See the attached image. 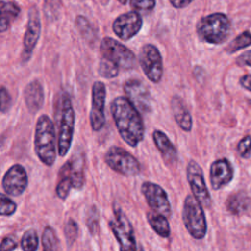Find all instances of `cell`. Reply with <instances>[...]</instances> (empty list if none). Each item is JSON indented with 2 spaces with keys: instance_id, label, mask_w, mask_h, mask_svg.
<instances>
[{
  "instance_id": "6da1fadb",
  "label": "cell",
  "mask_w": 251,
  "mask_h": 251,
  "mask_svg": "<svg viewBox=\"0 0 251 251\" xmlns=\"http://www.w3.org/2000/svg\"><path fill=\"white\" fill-rule=\"evenodd\" d=\"M111 112L123 140L135 147L144 136V125L139 111L125 96L116 97L111 103Z\"/></svg>"
},
{
  "instance_id": "7a4b0ae2",
  "label": "cell",
  "mask_w": 251,
  "mask_h": 251,
  "mask_svg": "<svg viewBox=\"0 0 251 251\" xmlns=\"http://www.w3.org/2000/svg\"><path fill=\"white\" fill-rule=\"evenodd\" d=\"M231 23L224 13H212L204 16L196 25V32L200 40L214 45L224 43L229 36Z\"/></svg>"
},
{
  "instance_id": "3957f363",
  "label": "cell",
  "mask_w": 251,
  "mask_h": 251,
  "mask_svg": "<svg viewBox=\"0 0 251 251\" xmlns=\"http://www.w3.org/2000/svg\"><path fill=\"white\" fill-rule=\"evenodd\" d=\"M58 116V151L60 156H65L72 144L75 129V111L70 95L63 91L57 99Z\"/></svg>"
},
{
  "instance_id": "277c9868",
  "label": "cell",
  "mask_w": 251,
  "mask_h": 251,
  "mask_svg": "<svg viewBox=\"0 0 251 251\" xmlns=\"http://www.w3.org/2000/svg\"><path fill=\"white\" fill-rule=\"evenodd\" d=\"M34 150L39 160L46 166H52L56 159V137L51 119L41 115L35 126Z\"/></svg>"
},
{
  "instance_id": "5b68a950",
  "label": "cell",
  "mask_w": 251,
  "mask_h": 251,
  "mask_svg": "<svg viewBox=\"0 0 251 251\" xmlns=\"http://www.w3.org/2000/svg\"><path fill=\"white\" fill-rule=\"evenodd\" d=\"M182 222L185 228L193 238H204L207 232V221L202 204L193 195L189 194L184 199Z\"/></svg>"
},
{
  "instance_id": "8992f818",
  "label": "cell",
  "mask_w": 251,
  "mask_h": 251,
  "mask_svg": "<svg viewBox=\"0 0 251 251\" xmlns=\"http://www.w3.org/2000/svg\"><path fill=\"white\" fill-rule=\"evenodd\" d=\"M101 57L117 65L120 69L130 70L135 67L134 53L120 41L112 37H104L100 43Z\"/></svg>"
},
{
  "instance_id": "52a82bcc",
  "label": "cell",
  "mask_w": 251,
  "mask_h": 251,
  "mask_svg": "<svg viewBox=\"0 0 251 251\" xmlns=\"http://www.w3.org/2000/svg\"><path fill=\"white\" fill-rule=\"evenodd\" d=\"M114 215L115 220L110 221L109 226L120 244V251H136L134 231L129 220L119 207L114 209Z\"/></svg>"
},
{
  "instance_id": "ba28073f",
  "label": "cell",
  "mask_w": 251,
  "mask_h": 251,
  "mask_svg": "<svg viewBox=\"0 0 251 251\" xmlns=\"http://www.w3.org/2000/svg\"><path fill=\"white\" fill-rule=\"evenodd\" d=\"M106 164L121 175L133 176L139 174L140 165L137 159L121 147H111L105 154Z\"/></svg>"
},
{
  "instance_id": "9c48e42d",
  "label": "cell",
  "mask_w": 251,
  "mask_h": 251,
  "mask_svg": "<svg viewBox=\"0 0 251 251\" xmlns=\"http://www.w3.org/2000/svg\"><path fill=\"white\" fill-rule=\"evenodd\" d=\"M139 64L146 77L153 83H158L163 77V58L158 47L147 43L139 53Z\"/></svg>"
},
{
  "instance_id": "30bf717a",
  "label": "cell",
  "mask_w": 251,
  "mask_h": 251,
  "mask_svg": "<svg viewBox=\"0 0 251 251\" xmlns=\"http://www.w3.org/2000/svg\"><path fill=\"white\" fill-rule=\"evenodd\" d=\"M187 180L193 196L206 208L212 205V198L206 185L201 167L193 160L189 161L186 167Z\"/></svg>"
},
{
  "instance_id": "8fae6325",
  "label": "cell",
  "mask_w": 251,
  "mask_h": 251,
  "mask_svg": "<svg viewBox=\"0 0 251 251\" xmlns=\"http://www.w3.org/2000/svg\"><path fill=\"white\" fill-rule=\"evenodd\" d=\"M41 31V22L39 12L36 7H31L28 10L27 22L25 26V31L24 35V49L22 53L23 62H27L38 42Z\"/></svg>"
},
{
  "instance_id": "7c38bea8",
  "label": "cell",
  "mask_w": 251,
  "mask_h": 251,
  "mask_svg": "<svg viewBox=\"0 0 251 251\" xmlns=\"http://www.w3.org/2000/svg\"><path fill=\"white\" fill-rule=\"evenodd\" d=\"M142 17L136 11H129L118 16L113 22L114 33L122 40H129L135 36L142 27Z\"/></svg>"
},
{
  "instance_id": "4fadbf2b",
  "label": "cell",
  "mask_w": 251,
  "mask_h": 251,
  "mask_svg": "<svg viewBox=\"0 0 251 251\" xmlns=\"http://www.w3.org/2000/svg\"><path fill=\"white\" fill-rule=\"evenodd\" d=\"M126 97L139 112L148 113L152 108V97L148 87L139 79H128L124 84Z\"/></svg>"
},
{
  "instance_id": "5bb4252c",
  "label": "cell",
  "mask_w": 251,
  "mask_h": 251,
  "mask_svg": "<svg viewBox=\"0 0 251 251\" xmlns=\"http://www.w3.org/2000/svg\"><path fill=\"white\" fill-rule=\"evenodd\" d=\"M141 192L149 205L156 213L165 217L171 215V204L166 191L158 184L145 181L141 185Z\"/></svg>"
},
{
  "instance_id": "9a60e30c",
  "label": "cell",
  "mask_w": 251,
  "mask_h": 251,
  "mask_svg": "<svg viewBox=\"0 0 251 251\" xmlns=\"http://www.w3.org/2000/svg\"><path fill=\"white\" fill-rule=\"evenodd\" d=\"M105 101L106 87L102 81H95L91 90V110H90V125L93 130L99 131L105 124Z\"/></svg>"
},
{
  "instance_id": "2e32d148",
  "label": "cell",
  "mask_w": 251,
  "mask_h": 251,
  "mask_svg": "<svg viewBox=\"0 0 251 251\" xmlns=\"http://www.w3.org/2000/svg\"><path fill=\"white\" fill-rule=\"evenodd\" d=\"M27 175L25 168L16 164L13 165L5 173L2 179V187L4 191L11 196H20L26 188Z\"/></svg>"
},
{
  "instance_id": "e0dca14e",
  "label": "cell",
  "mask_w": 251,
  "mask_h": 251,
  "mask_svg": "<svg viewBox=\"0 0 251 251\" xmlns=\"http://www.w3.org/2000/svg\"><path fill=\"white\" fill-rule=\"evenodd\" d=\"M233 178V168L230 162L226 159L214 161L210 167V182L214 190H219L228 184Z\"/></svg>"
},
{
  "instance_id": "ac0fdd59",
  "label": "cell",
  "mask_w": 251,
  "mask_h": 251,
  "mask_svg": "<svg viewBox=\"0 0 251 251\" xmlns=\"http://www.w3.org/2000/svg\"><path fill=\"white\" fill-rule=\"evenodd\" d=\"M24 97L25 105L31 114L38 112L44 103V90L39 80L30 81L25 88Z\"/></svg>"
},
{
  "instance_id": "d6986e66",
  "label": "cell",
  "mask_w": 251,
  "mask_h": 251,
  "mask_svg": "<svg viewBox=\"0 0 251 251\" xmlns=\"http://www.w3.org/2000/svg\"><path fill=\"white\" fill-rule=\"evenodd\" d=\"M171 107L178 126L184 131H190L192 128V118L183 100L179 96H174L171 100Z\"/></svg>"
},
{
  "instance_id": "ffe728a7",
  "label": "cell",
  "mask_w": 251,
  "mask_h": 251,
  "mask_svg": "<svg viewBox=\"0 0 251 251\" xmlns=\"http://www.w3.org/2000/svg\"><path fill=\"white\" fill-rule=\"evenodd\" d=\"M153 140L164 160L168 163H175L177 159V152L169 137L161 130L153 131Z\"/></svg>"
},
{
  "instance_id": "44dd1931",
  "label": "cell",
  "mask_w": 251,
  "mask_h": 251,
  "mask_svg": "<svg viewBox=\"0 0 251 251\" xmlns=\"http://www.w3.org/2000/svg\"><path fill=\"white\" fill-rule=\"evenodd\" d=\"M73 187V180H72V162L69 160L66 162L59 172L58 182L56 186V193L59 198L65 200L71 188Z\"/></svg>"
},
{
  "instance_id": "7402d4cb",
  "label": "cell",
  "mask_w": 251,
  "mask_h": 251,
  "mask_svg": "<svg viewBox=\"0 0 251 251\" xmlns=\"http://www.w3.org/2000/svg\"><path fill=\"white\" fill-rule=\"evenodd\" d=\"M226 206L227 211L232 215H241L248 210L250 199L245 193L238 191L227 197Z\"/></svg>"
},
{
  "instance_id": "603a6c76",
  "label": "cell",
  "mask_w": 251,
  "mask_h": 251,
  "mask_svg": "<svg viewBox=\"0 0 251 251\" xmlns=\"http://www.w3.org/2000/svg\"><path fill=\"white\" fill-rule=\"evenodd\" d=\"M20 8L14 2H1V21H0V29L2 32L6 31L12 22L19 16Z\"/></svg>"
},
{
  "instance_id": "cb8c5ba5",
  "label": "cell",
  "mask_w": 251,
  "mask_h": 251,
  "mask_svg": "<svg viewBox=\"0 0 251 251\" xmlns=\"http://www.w3.org/2000/svg\"><path fill=\"white\" fill-rule=\"evenodd\" d=\"M147 221L153 230L161 237H168L171 233V227L167 217L158 213H147Z\"/></svg>"
},
{
  "instance_id": "d4e9b609",
  "label": "cell",
  "mask_w": 251,
  "mask_h": 251,
  "mask_svg": "<svg viewBox=\"0 0 251 251\" xmlns=\"http://www.w3.org/2000/svg\"><path fill=\"white\" fill-rule=\"evenodd\" d=\"M250 45H251V33L248 30H245L240 34H238L232 41L229 42V44L226 48V51L228 54H233Z\"/></svg>"
},
{
  "instance_id": "484cf974",
  "label": "cell",
  "mask_w": 251,
  "mask_h": 251,
  "mask_svg": "<svg viewBox=\"0 0 251 251\" xmlns=\"http://www.w3.org/2000/svg\"><path fill=\"white\" fill-rule=\"evenodd\" d=\"M71 162H72L73 187L80 188L83 185V182H84L83 169H82V159H79L78 156H77L76 158H73L71 160Z\"/></svg>"
},
{
  "instance_id": "4316f807",
  "label": "cell",
  "mask_w": 251,
  "mask_h": 251,
  "mask_svg": "<svg viewBox=\"0 0 251 251\" xmlns=\"http://www.w3.org/2000/svg\"><path fill=\"white\" fill-rule=\"evenodd\" d=\"M43 251H58L59 241L54 229L51 226H46L42 233Z\"/></svg>"
},
{
  "instance_id": "83f0119b",
  "label": "cell",
  "mask_w": 251,
  "mask_h": 251,
  "mask_svg": "<svg viewBox=\"0 0 251 251\" xmlns=\"http://www.w3.org/2000/svg\"><path fill=\"white\" fill-rule=\"evenodd\" d=\"M120 68L107 59L101 58L98 64V74L104 78H114L119 75Z\"/></svg>"
},
{
  "instance_id": "f1b7e54d",
  "label": "cell",
  "mask_w": 251,
  "mask_h": 251,
  "mask_svg": "<svg viewBox=\"0 0 251 251\" xmlns=\"http://www.w3.org/2000/svg\"><path fill=\"white\" fill-rule=\"evenodd\" d=\"M23 251H36L38 247V236L34 229L25 231L21 240Z\"/></svg>"
},
{
  "instance_id": "f546056e",
  "label": "cell",
  "mask_w": 251,
  "mask_h": 251,
  "mask_svg": "<svg viewBox=\"0 0 251 251\" xmlns=\"http://www.w3.org/2000/svg\"><path fill=\"white\" fill-rule=\"evenodd\" d=\"M75 26L78 29V31L80 32V34L87 40H92V38L94 37V30L91 26L90 22L83 17L82 15H79L75 18ZM95 38V37H94Z\"/></svg>"
},
{
  "instance_id": "4dcf8cb0",
  "label": "cell",
  "mask_w": 251,
  "mask_h": 251,
  "mask_svg": "<svg viewBox=\"0 0 251 251\" xmlns=\"http://www.w3.org/2000/svg\"><path fill=\"white\" fill-rule=\"evenodd\" d=\"M17 205L5 194L0 195V214L2 216H11L15 213Z\"/></svg>"
},
{
  "instance_id": "1f68e13d",
  "label": "cell",
  "mask_w": 251,
  "mask_h": 251,
  "mask_svg": "<svg viewBox=\"0 0 251 251\" xmlns=\"http://www.w3.org/2000/svg\"><path fill=\"white\" fill-rule=\"evenodd\" d=\"M77 233H78V226L76 222L73 219H70L65 226V236L69 246L75 242V240L76 239Z\"/></svg>"
},
{
  "instance_id": "d6a6232c",
  "label": "cell",
  "mask_w": 251,
  "mask_h": 251,
  "mask_svg": "<svg viewBox=\"0 0 251 251\" xmlns=\"http://www.w3.org/2000/svg\"><path fill=\"white\" fill-rule=\"evenodd\" d=\"M98 224H99V213L96 207L92 206L87 212V216H86V225L92 234L97 231L98 226H99Z\"/></svg>"
},
{
  "instance_id": "836d02e7",
  "label": "cell",
  "mask_w": 251,
  "mask_h": 251,
  "mask_svg": "<svg viewBox=\"0 0 251 251\" xmlns=\"http://www.w3.org/2000/svg\"><path fill=\"white\" fill-rule=\"evenodd\" d=\"M130 7L136 12H150L156 6V0H130Z\"/></svg>"
},
{
  "instance_id": "e575fe53",
  "label": "cell",
  "mask_w": 251,
  "mask_h": 251,
  "mask_svg": "<svg viewBox=\"0 0 251 251\" xmlns=\"http://www.w3.org/2000/svg\"><path fill=\"white\" fill-rule=\"evenodd\" d=\"M237 152L242 158H247L251 152V136L245 135L237 144Z\"/></svg>"
},
{
  "instance_id": "d590c367",
  "label": "cell",
  "mask_w": 251,
  "mask_h": 251,
  "mask_svg": "<svg viewBox=\"0 0 251 251\" xmlns=\"http://www.w3.org/2000/svg\"><path fill=\"white\" fill-rule=\"evenodd\" d=\"M11 102H12V99L9 92L4 86H2L1 87V112L2 113H5L10 108Z\"/></svg>"
},
{
  "instance_id": "8d00e7d4",
  "label": "cell",
  "mask_w": 251,
  "mask_h": 251,
  "mask_svg": "<svg viewBox=\"0 0 251 251\" xmlns=\"http://www.w3.org/2000/svg\"><path fill=\"white\" fill-rule=\"evenodd\" d=\"M17 247V241L12 236H6L1 242V251H14Z\"/></svg>"
},
{
  "instance_id": "74e56055",
  "label": "cell",
  "mask_w": 251,
  "mask_h": 251,
  "mask_svg": "<svg viewBox=\"0 0 251 251\" xmlns=\"http://www.w3.org/2000/svg\"><path fill=\"white\" fill-rule=\"evenodd\" d=\"M236 64L239 66L251 67V50H247L236 58Z\"/></svg>"
},
{
  "instance_id": "f35d334b",
  "label": "cell",
  "mask_w": 251,
  "mask_h": 251,
  "mask_svg": "<svg viewBox=\"0 0 251 251\" xmlns=\"http://www.w3.org/2000/svg\"><path fill=\"white\" fill-rule=\"evenodd\" d=\"M239 83L244 89L251 92V74L241 76L239 79Z\"/></svg>"
},
{
  "instance_id": "ab89813d",
  "label": "cell",
  "mask_w": 251,
  "mask_h": 251,
  "mask_svg": "<svg viewBox=\"0 0 251 251\" xmlns=\"http://www.w3.org/2000/svg\"><path fill=\"white\" fill-rule=\"evenodd\" d=\"M171 5L176 9H182L188 6L193 0H169Z\"/></svg>"
},
{
  "instance_id": "60d3db41",
  "label": "cell",
  "mask_w": 251,
  "mask_h": 251,
  "mask_svg": "<svg viewBox=\"0 0 251 251\" xmlns=\"http://www.w3.org/2000/svg\"><path fill=\"white\" fill-rule=\"evenodd\" d=\"M136 251H144V249L142 248V246L141 245H139L138 247H137V249H136Z\"/></svg>"
},
{
  "instance_id": "b9f144b4",
  "label": "cell",
  "mask_w": 251,
  "mask_h": 251,
  "mask_svg": "<svg viewBox=\"0 0 251 251\" xmlns=\"http://www.w3.org/2000/svg\"><path fill=\"white\" fill-rule=\"evenodd\" d=\"M118 1H119L121 4H123V5H124V4H126V1H127V0H118Z\"/></svg>"
}]
</instances>
